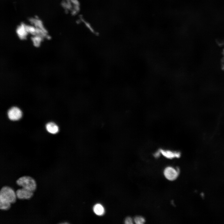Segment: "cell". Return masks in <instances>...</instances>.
<instances>
[{"mask_svg":"<svg viewBox=\"0 0 224 224\" xmlns=\"http://www.w3.org/2000/svg\"><path fill=\"white\" fill-rule=\"evenodd\" d=\"M16 184L29 190L34 192L36 188L35 180L31 177L24 176L19 178L16 181Z\"/></svg>","mask_w":224,"mask_h":224,"instance_id":"1","label":"cell"},{"mask_svg":"<svg viewBox=\"0 0 224 224\" xmlns=\"http://www.w3.org/2000/svg\"><path fill=\"white\" fill-rule=\"evenodd\" d=\"M16 195L13 190L10 187L4 186L0 191V198L6 200L11 203H15Z\"/></svg>","mask_w":224,"mask_h":224,"instance_id":"2","label":"cell"},{"mask_svg":"<svg viewBox=\"0 0 224 224\" xmlns=\"http://www.w3.org/2000/svg\"><path fill=\"white\" fill-rule=\"evenodd\" d=\"M179 169H175L172 167L168 166L164 170V174L165 177L170 180L172 181L175 180L179 174Z\"/></svg>","mask_w":224,"mask_h":224,"instance_id":"3","label":"cell"},{"mask_svg":"<svg viewBox=\"0 0 224 224\" xmlns=\"http://www.w3.org/2000/svg\"><path fill=\"white\" fill-rule=\"evenodd\" d=\"M9 118L12 120H17L20 119L22 116V112L21 110L16 107H13L8 111Z\"/></svg>","mask_w":224,"mask_h":224,"instance_id":"4","label":"cell"},{"mask_svg":"<svg viewBox=\"0 0 224 224\" xmlns=\"http://www.w3.org/2000/svg\"><path fill=\"white\" fill-rule=\"evenodd\" d=\"M15 193L16 197L19 199H29L33 194V192L23 188L17 189Z\"/></svg>","mask_w":224,"mask_h":224,"instance_id":"5","label":"cell"},{"mask_svg":"<svg viewBox=\"0 0 224 224\" xmlns=\"http://www.w3.org/2000/svg\"><path fill=\"white\" fill-rule=\"evenodd\" d=\"M159 151L161 154L168 159H172L175 158H178L180 156V154L179 152L162 149H160Z\"/></svg>","mask_w":224,"mask_h":224,"instance_id":"6","label":"cell"},{"mask_svg":"<svg viewBox=\"0 0 224 224\" xmlns=\"http://www.w3.org/2000/svg\"><path fill=\"white\" fill-rule=\"evenodd\" d=\"M17 35L21 40H25L29 34L25 25H21L17 28L16 31Z\"/></svg>","mask_w":224,"mask_h":224,"instance_id":"7","label":"cell"},{"mask_svg":"<svg viewBox=\"0 0 224 224\" xmlns=\"http://www.w3.org/2000/svg\"><path fill=\"white\" fill-rule=\"evenodd\" d=\"M47 131L52 134H55L58 131V128L57 125L53 122L48 123L46 126Z\"/></svg>","mask_w":224,"mask_h":224,"instance_id":"8","label":"cell"},{"mask_svg":"<svg viewBox=\"0 0 224 224\" xmlns=\"http://www.w3.org/2000/svg\"><path fill=\"white\" fill-rule=\"evenodd\" d=\"M94 213L97 215L101 216L105 212V209L103 206L100 204L97 203L95 204L93 208Z\"/></svg>","mask_w":224,"mask_h":224,"instance_id":"9","label":"cell"},{"mask_svg":"<svg viewBox=\"0 0 224 224\" xmlns=\"http://www.w3.org/2000/svg\"><path fill=\"white\" fill-rule=\"evenodd\" d=\"M43 38L38 35H33L31 40L33 44L36 47H39L43 39Z\"/></svg>","mask_w":224,"mask_h":224,"instance_id":"10","label":"cell"},{"mask_svg":"<svg viewBox=\"0 0 224 224\" xmlns=\"http://www.w3.org/2000/svg\"><path fill=\"white\" fill-rule=\"evenodd\" d=\"M11 203L6 200L0 198V209L6 210L10 207Z\"/></svg>","mask_w":224,"mask_h":224,"instance_id":"11","label":"cell"},{"mask_svg":"<svg viewBox=\"0 0 224 224\" xmlns=\"http://www.w3.org/2000/svg\"><path fill=\"white\" fill-rule=\"evenodd\" d=\"M134 221L137 224H142L145 222V219L141 216H137L134 219Z\"/></svg>","mask_w":224,"mask_h":224,"instance_id":"12","label":"cell"},{"mask_svg":"<svg viewBox=\"0 0 224 224\" xmlns=\"http://www.w3.org/2000/svg\"><path fill=\"white\" fill-rule=\"evenodd\" d=\"M124 223L126 224H132L133 223L132 218L130 217H128L125 219Z\"/></svg>","mask_w":224,"mask_h":224,"instance_id":"13","label":"cell"},{"mask_svg":"<svg viewBox=\"0 0 224 224\" xmlns=\"http://www.w3.org/2000/svg\"><path fill=\"white\" fill-rule=\"evenodd\" d=\"M160 154H161V153H160L159 151V150L157 152H156L154 154V156L155 157H156V158H157V157H158L159 156H160Z\"/></svg>","mask_w":224,"mask_h":224,"instance_id":"14","label":"cell"},{"mask_svg":"<svg viewBox=\"0 0 224 224\" xmlns=\"http://www.w3.org/2000/svg\"><path fill=\"white\" fill-rule=\"evenodd\" d=\"M222 67L223 69H224V59L222 61Z\"/></svg>","mask_w":224,"mask_h":224,"instance_id":"15","label":"cell"},{"mask_svg":"<svg viewBox=\"0 0 224 224\" xmlns=\"http://www.w3.org/2000/svg\"><path fill=\"white\" fill-rule=\"evenodd\" d=\"M223 54L224 55V49L223 50Z\"/></svg>","mask_w":224,"mask_h":224,"instance_id":"16","label":"cell"}]
</instances>
